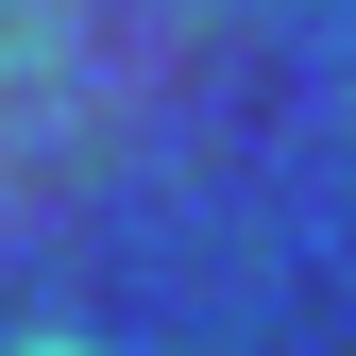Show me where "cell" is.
<instances>
[{"mask_svg":"<svg viewBox=\"0 0 356 356\" xmlns=\"http://www.w3.org/2000/svg\"><path fill=\"white\" fill-rule=\"evenodd\" d=\"M17 356H85V339H17Z\"/></svg>","mask_w":356,"mask_h":356,"instance_id":"6da1fadb","label":"cell"}]
</instances>
